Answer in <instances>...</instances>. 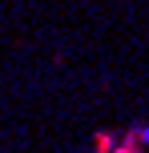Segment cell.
<instances>
[{"label":"cell","instance_id":"cell-1","mask_svg":"<svg viewBox=\"0 0 149 153\" xmlns=\"http://www.w3.org/2000/svg\"><path fill=\"white\" fill-rule=\"evenodd\" d=\"M93 149H97V153H113V149H117V137L101 129V133H97V137H93Z\"/></svg>","mask_w":149,"mask_h":153}]
</instances>
